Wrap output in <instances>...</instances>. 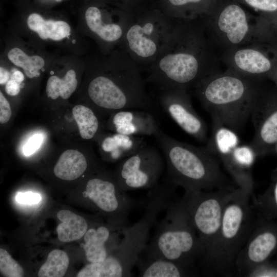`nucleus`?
<instances>
[{"label":"nucleus","instance_id":"1","mask_svg":"<svg viewBox=\"0 0 277 277\" xmlns=\"http://www.w3.org/2000/svg\"><path fill=\"white\" fill-rule=\"evenodd\" d=\"M220 55L202 18L177 20L159 56L144 70L146 81L159 90L193 88L205 77L220 71Z\"/></svg>","mask_w":277,"mask_h":277},{"label":"nucleus","instance_id":"2","mask_svg":"<svg viewBox=\"0 0 277 277\" xmlns=\"http://www.w3.org/2000/svg\"><path fill=\"white\" fill-rule=\"evenodd\" d=\"M268 80L245 76L228 69L205 77L194 88V93L209 113L212 122L235 132L251 117Z\"/></svg>","mask_w":277,"mask_h":277},{"label":"nucleus","instance_id":"3","mask_svg":"<svg viewBox=\"0 0 277 277\" xmlns=\"http://www.w3.org/2000/svg\"><path fill=\"white\" fill-rule=\"evenodd\" d=\"M154 136L164 154L167 179L177 187L205 191L235 188L222 172L218 157L206 146L179 141L161 129Z\"/></svg>","mask_w":277,"mask_h":277},{"label":"nucleus","instance_id":"4","mask_svg":"<svg viewBox=\"0 0 277 277\" xmlns=\"http://www.w3.org/2000/svg\"><path fill=\"white\" fill-rule=\"evenodd\" d=\"M140 66L122 48L114 55L111 75L100 74L89 83L87 92L109 110L135 109L156 113V105L145 88Z\"/></svg>","mask_w":277,"mask_h":277},{"label":"nucleus","instance_id":"5","mask_svg":"<svg viewBox=\"0 0 277 277\" xmlns=\"http://www.w3.org/2000/svg\"><path fill=\"white\" fill-rule=\"evenodd\" d=\"M251 193L239 187L232 191L224 206L217 241L204 272L224 276L236 273L237 258L256 222L254 209L249 203Z\"/></svg>","mask_w":277,"mask_h":277},{"label":"nucleus","instance_id":"6","mask_svg":"<svg viewBox=\"0 0 277 277\" xmlns=\"http://www.w3.org/2000/svg\"><path fill=\"white\" fill-rule=\"evenodd\" d=\"M166 211L140 256L168 260L195 270L202 248L195 230L179 200L173 201Z\"/></svg>","mask_w":277,"mask_h":277},{"label":"nucleus","instance_id":"7","mask_svg":"<svg viewBox=\"0 0 277 277\" xmlns=\"http://www.w3.org/2000/svg\"><path fill=\"white\" fill-rule=\"evenodd\" d=\"M177 187L168 179L151 188L141 219L123 230V238L115 253L106 259L111 277L132 276V270L148 244L149 232L158 216L175 200Z\"/></svg>","mask_w":277,"mask_h":277},{"label":"nucleus","instance_id":"8","mask_svg":"<svg viewBox=\"0 0 277 277\" xmlns=\"http://www.w3.org/2000/svg\"><path fill=\"white\" fill-rule=\"evenodd\" d=\"M177 22L165 14L155 3L151 5L146 3L131 13L120 48L142 71L159 56Z\"/></svg>","mask_w":277,"mask_h":277},{"label":"nucleus","instance_id":"9","mask_svg":"<svg viewBox=\"0 0 277 277\" xmlns=\"http://www.w3.org/2000/svg\"><path fill=\"white\" fill-rule=\"evenodd\" d=\"M233 189L185 190L179 200L200 243L202 255L199 264L202 269L211 255L220 233L224 206Z\"/></svg>","mask_w":277,"mask_h":277},{"label":"nucleus","instance_id":"10","mask_svg":"<svg viewBox=\"0 0 277 277\" xmlns=\"http://www.w3.org/2000/svg\"><path fill=\"white\" fill-rule=\"evenodd\" d=\"M202 19L219 55L232 48L260 44L255 22L234 0H217Z\"/></svg>","mask_w":277,"mask_h":277},{"label":"nucleus","instance_id":"11","mask_svg":"<svg viewBox=\"0 0 277 277\" xmlns=\"http://www.w3.org/2000/svg\"><path fill=\"white\" fill-rule=\"evenodd\" d=\"M164 159L156 148L147 145L123 160L116 181L125 191L152 188L164 170Z\"/></svg>","mask_w":277,"mask_h":277},{"label":"nucleus","instance_id":"12","mask_svg":"<svg viewBox=\"0 0 277 277\" xmlns=\"http://www.w3.org/2000/svg\"><path fill=\"white\" fill-rule=\"evenodd\" d=\"M83 194L101 211L111 215L121 230L126 227L130 213L137 205L117 181L105 178L96 177L88 180Z\"/></svg>","mask_w":277,"mask_h":277},{"label":"nucleus","instance_id":"13","mask_svg":"<svg viewBox=\"0 0 277 277\" xmlns=\"http://www.w3.org/2000/svg\"><path fill=\"white\" fill-rule=\"evenodd\" d=\"M250 117L254 132L250 146L258 156L270 153L277 144V88L269 80Z\"/></svg>","mask_w":277,"mask_h":277},{"label":"nucleus","instance_id":"14","mask_svg":"<svg viewBox=\"0 0 277 277\" xmlns=\"http://www.w3.org/2000/svg\"><path fill=\"white\" fill-rule=\"evenodd\" d=\"M226 69L239 74L268 80L275 67L274 54L261 44H249L232 48L220 55Z\"/></svg>","mask_w":277,"mask_h":277},{"label":"nucleus","instance_id":"15","mask_svg":"<svg viewBox=\"0 0 277 277\" xmlns=\"http://www.w3.org/2000/svg\"><path fill=\"white\" fill-rule=\"evenodd\" d=\"M158 100L164 110L185 132L200 142H207L205 122L193 108L188 89L159 90Z\"/></svg>","mask_w":277,"mask_h":277},{"label":"nucleus","instance_id":"16","mask_svg":"<svg viewBox=\"0 0 277 277\" xmlns=\"http://www.w3.org/2000/svg\"><path fill=\"white\" fill-rule=\"evenodd\" d=\"M277 246L273 232L259 228L256 222L236 262V273L250 276L270 256Z\"/></svg>","mask_w":277,"mask_h":277},{"label":"nucleus","instance_id":"17","mask_svg":"<svg viewBox=\"0 0 277 277\" xmlns=\"http://www.w3.org/2000/svg\"><path fill=\"white\" fill-rule=\"evenodd\" d=\"M151 112L128 109L116 111L111 123L115 132L130 136H154L160 129Z\"/></svg>","mask_w":277,"mask_h":277},{"label":"nucleus","instance_id":"18","mask_svg":"<svg viewBox=\"0 0 277 277\" xmlns=\"http://www.w3.org/2000/svg\"><path fill=\"white\" fill-rule=\"evenodd\" d=\"M257 13L255 27L262 45L277 50V0H234Z\"/></svg>","mask_w":277,"mask_h":277},{"label":"nucleus","instance_id":"19","mask_svg":"<svg viewBox=\"0 0 277 277\" xmlns=\"http://www.w3.org/2000/svg\"><path fill=\"white\" fill-rule=\"evenodd\" d=\"M85 19L89 29L105 43L121 45L129 19L116 22L104 20L101 10L95 6L89 7L86 11Z\"/></svg>","mask_w":277,"mask_h":277},{"label":"nucleus","instance_id":"20","mask_svg":"<svg viewBox=\"0 0 277 277\" xmlns=\"http://www.w3.org/2000/svg\"><path fill=\"white\" fill-rule=\"evenodd\" d=\"M217 0H156L154 3L168 16L177 20L202 18Z\"/></svg>","mask_w":277,"mask_h":277},{"label":"nucleus","instance_id":"21","mask_svg":"<svg viewBox=\"0 0 277 277\" xmlns=\"http://www.w3.org/2000/svg\"><path fill=\"white\" fill-rule=\"evenodd\" d=\"M136 265L139 276L180 277L193 276L195 270L166 259H148L140 256Z\"/></svg>","mask_w":277,"mask_h":277},{"label":"nucleus","instance_id":"22","mask_svg":"<svg viewBox=\"0 0 277 277\" xmlns=\"http://www.w3.org/2000/svg\"><path fill=\"white\" fill-rule=\"evenodd\" d=\"M146 145L140 136L115 132L104 137L101 142L102 151L112 161L123 160Z\"/></svg>","mask_w":277,"mask_h":277},{"label":"nucleus","instance_id":"23","mask_svg":"<svg viewBox=\"0 0 277 277\" xmlns=\"http://www.w3.org/2000/svg\"><path fill=\"white\" fill-rule=\"evenodd\" d=\"M111 234L110 229L103 225L88 229L84 236L83 247L89 263L102 262L109 256L107 243Z\"/></svg>","mask_w":277,"mask_h":277},{"label":"nucleus","instance_id":"24","mask_svg":"<svg viewBox=\"0 0 277 277\" xmlns=\"http://www.w3.org/2000/svg\"><path fill=\"white\" fill-rule=\"evenodd\" d=\"M87 167L84 155L77 150L69 149L61 155L54 168V173L62 180L72 181L81 176Z\"/></svg>","mask_w":277,"mask_h":277},{"label":"nucleus","instance_id":"25","mask_svg":"<svg viewBox=\"0 0 277 277\" xmlns=\"http://www.w3.org/2000/svg\"><path fill=\"white\" fill-rule=\"evenodd\" d=\"M57 217L62 222L57 226L56 231L58 239L62 242L79 240L88 230V226L86 220L70 210H60Z\"/></svg>","mask_w":277,"mask_h":277},{"label":"nucleus","instance_id":"26","mask_svg":"<svg viewBox=\"0 0 277 277\" xmlns=\"http://www.w3.org/2000/svg\"><path fill=\"white\" fill-rule=\"evenodd\" d=\"M28 27L36 32L43 39L60 41L70 34V27L62 21L45 20L37 13H32L27 18Z\"/></svg>","mask_w":277,"mask_h":277},{"label":"nucleus","instance_id":"27","mask_svg":"<svg viewBox=\"0 0 277 277\" xmlns=\"http://www.w3.org/2000/svg\"><path fill=\"white\" fill-rule=\"evenodd\" d=\"M239 145L236 132L217 123L212 122L211 134L206 147L218 158L230 153Z\"/></svg>","mask_w":277,"mask_h":277},{"label":"nucleus","instance_id":"28","mask_svg":"<svg viewBox=\"0 0 277 277\" xmlns=\"http://www.w3.org/2000/svg\"><path fill=\"white\" fill-rule=\"evenodd\" d=\"M77 85L75 72L71 69L67 72L63 78L57 76H50L47 83L46 91L47 96L53 100L58 96L67 99L75 90Z\"/></svg>","mask_w":277,"mask_h":277},{"label":"nucleus","instance_id":"29","mask_svg":"<svg viewBox=\"0 0 277 277\" xmlns=\"http://www.w3.org/2000/svg\"><path fill=\"white\" fill-rule=\"evenodd\" d=\"M72 114L78 126L81 136L85 140L93 138L99 129V122L93 110L78 105L72 109Z\"/></svg>","mask_w":277,"mask_h":277},{"label":"nucleus","instance_id":"30","mask_svg":"<svg viewBox=\"0 0 277 277\" xmlns=\"http://www.w3.org/2000/svg\"><path fill=\"white\" fill-rule=\"evenodd\" d=\"M69 263L68 254L59 249L51 251L46 262L39 268L40 277H62L65 274Z\"/></svg>","mask_w":277,"mask_h":277},{"label":"nucleus","instance_id":"31","mask_svg":"<svg viewBox=\"0 0 277 277\" xmlns=\"http://www.w3.org/2000/svg\"><path fill=\"white\" fill-rule=\"evenodd\" d=\"M9 60L15 65L23 68L27 77L33 78L39 75V70L45 65L44 59L38 55L29 56L18 48L12 49L8 54Z\"/></svg>","mask_w":277,"mask_h":277},{"label":"nucleus","instance_id":"32","mask_svg":"<svg viewBox=\"0 0 277 277\" xmlns=\"http://www.w3.org/2000/svg\"><path fill=\"white\" fill-rule=\"evenodd\" d=\"M0 271L4 276L22 277L24 270L5 249H0Z\"/></svg>","mask_w":277,"mask_h":277},{"label":"nucleus","instance_id":"33","mask_svg":"<svg viewBox=\"0 0 277 277\" xmlns=\"http://www.w3.org/2000/svg\"><path fill=\"white\" fill-rule=\"evenodd\" d=\"M44 140L43 134L36 133L32 135L24 144L23 152L25 156H29L36 152L42 145Z\"/></svg>","mask_w":277,"mask_h":277},{"label":"nucleus","instance_id":"34","mask_svg":"<svg viewBox=\"0 0 277 277\" xmlns=\"http://www.w3.org/2000/svg\"><path fill=\"white\" fill-rule=\"evenodd\" d=\"M15 199L21 204H35L40 202L41 196L38 193L32 192H19L16 195Z\"/></svg>","mask_w":277,"mask_h":277},{"label":"nucleus","instance_id":"35","mask_svg":"<svg viewBox=\"0 0 277 277\" xmlns=\"http://www.w3.org/2000/svg\"><path fill=\"white\" fill-rule=\"evenodd\" d=\"M11 116V110L10 104L2 92H0V123L5 124L8 122Z\"/></svg>","mask_w":277,"mask_h":277},{"label":"nucleus","instance_id":"36","mask_svg":"<svg viewBox=\"0 0 277 277\" xmlns=\"http://www.w3.org/2000/svg\"><path fill=\"white\" fill-rule=\"evenodd\" d=\"M20 84L10 78L6 84L5 91L11 96H15L18 94L20 91Z\"/></svg>","mask_w":277,"mask_h":277},{"label":"nucleus","instance_id":"37","mask_svg":"<svg viewBox=\"0 0 277 277\" xmlns=\"http://www.w3.org/2000/svg\"><path fill=\"white\" fill-rule=\"evenodd\" d=\"M270 192L273 196L275 205L277 207V169L274 171L272 176V182L270 188Z\"/></svg>","mask_w":277,"mask_h":277},{"label":"nucleus","instance_id":"38","mask_svg":"<svg viewBox=\"0 0 277 277\" xmlns=\"http://www.w3.org/2000/svg\"><path fill=\"white\" fill-rule=\"evenodd\" d=\"M10 73L4 68L1 67L0 68V84L3 85L6 84L9 80Z\"/></svg>","mask_w":277,"mask_h":277},{"label":"nucleus","instance_id":"39","mask_svg":"<svg viewBox=\"0 0 277 277\" xmlns=\"http://www.w3.org/2000/svg\"><path fill=\"white\" fill-rule=\"evenodd\" d=\"M11 78L20 84L24 81V76L22 72L16 70L12 73Z\"/></svg>","mask_w":277,"mask_h":277},{"label":"nucleus","instance_id":"40","mask_svg":"<svg viewBox=\"0 0 277 277\" xmlns=\"http://www.w3.org/2000/svg\"><path fill=\"white\" fill-rule=\"evenodd\" d=\"M270 153H273L277 154V144H275L272 148Z\"/></svg>","mask_w":277,"mask_h":277},{"label":"nucleus","instance_id":"41","mask_svg":"<svg viewBox=\"0 0 277 277\" xmlns=\"http://www.w3.org/2000/svg\"><path fill=\"white\" fill-rule=\"evenodd\" d=\"M273 276H276L277 277V269L276 270V271H275V272L273 273Z\"/></svg>","mask_w":277,"mask_h":277},{"label":"nucleus","instance_id":"42","mask_svg":"<svg viewBox=\"0 0 277 277\" xmlns=\"http://www.w3.org/2000/svg\"><path fill=\"white\" fill-rule=\"evenodd\" d=\"M57 2H60L62 0H55Z\"/></svg>","mask_w":277,"mask_h":277}]
</instances>
